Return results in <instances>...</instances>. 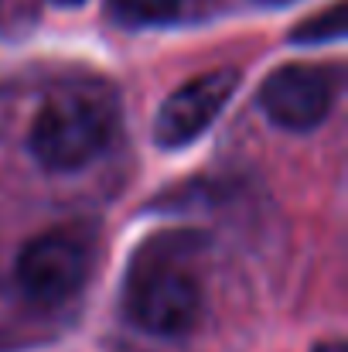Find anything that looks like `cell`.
Here are the masks:
<instances>
[{
  "mask_svg": "<svg viewBox=\"0 0 348 352\" xmlns=\"http://www.w3.org/2000/svg\"><path fill=\"white\" fill-rule=\"evenodd\" d=\"M119 126V103L106 82L86 79L51 93L31 123L27 147L45 171H79L96 161Z\"/></svg>",
  "mask_w": 348,
  "mask_h": 352,
  "instance_id": "6da1fadb",
  "label": "cell"
},
{
  "mask_svg": "<svg viewBox=\"0 0 348 352\" xmlns=\"http://www.w3.org/2000/svg\"><path fill=\"white\" fill-rule=\"evenodd\" d=\"M126 315L150 336H185L202 315V287L181 263H143L126 284Z\"/></svg>",
  "mask_w": 348,
  "mask_h": 352,
  "instance_id": "7a4b0ae2",
  "label": "cell"
},
{
  "mask_svg": "<svg viewBox=\"0 0 348 352\" xmlns=\"http://www.w3.org/2000/svg\"><path fill=\"white\" fill-rule=\"evenodd\" d=\"M93 270V246L89 239L69 230H51L27 239L17 253L14 277L34 305L55 308L72 301Z\"/></svg>",
  "mask_w": 348,
  "mask_h": 352,
  "instance_id": "3957f363",
  "label": "cell"
},
{
  "mask_svg": "<svg viewBox=\"0 0 348 352\" xmlns=\"http://www.w3.org/2000/svg\"><path fill=\"white\" fill-rule=\"evenodd\" d=\"M338 100V76L325 65H280L259 89V110L280 130L308 133L321 126Z\"/></svg>",
  "mask_w": 348,
  "mask_h": 352,
  "instance_id": "277c9868",
  "label": "cell"
},
{
  "mask_svg": "<svg viewBox=\"0 0 348 352\" xmlns=\"http://www.w3.org/2000/svg\"><path fill=\"white\" fill-rule=\"evenodd\" d=\"M235 89H239V72L235 69H216V72H202V76L188 79L157 110L154 140L164 151H174V147H185V144L198 140L219 120V113L229 107Z\"/></svg>",
  "mask_w": 348,
  "mask_h": 352,
  "instance_id": "5b68a950",
  "label": "cell"
},
{
  "mask_svg": "<svg viewBox=\"0 0 348 352\" xmlns=\"http://www.w3.org/2000/svg\"><path fill=\"white\" fill-rule=\"evenodd\" d=\"M185 0H110L113 14L126 24H157L181 10Z\"/></svg>",
  "mask_w": 348,
  "mask_h": 352,
  "instance_id": "8992f818",
  "label": "cell"
},
{
  "mask_svg": "<svg viewBox=\"0 0 348 352\" xmlns=\"http://www.w3.org/2000/svg\"><path fill=\"white\" fill-rule=\"evenodd\" d=\"M290 38H294V41H311V45L345 38V7L335 3V7H328L325 14H314L308 24H301L297 31H290Z\"/></svg>",
  "mask_w": 348,
  "mask_h": 352,
  "instance_id": "52a82bcc",
  "label": "cell"
},
{
  "mask_svg": "<svg viewBox=\"0 0 348 352\" xmlns=\"http://www.w3.org/2000/svg\"><path fill=\"white\" fill-rule=\"evenodd\" d=\"M314 352H345V346L342 342H325V346H318Z\"/></svg>",
  "mask_w": 348,
  "mask_h": 352,
  "instance_id": "ba28073f",
  "label": "cell"
},
{
  "mask_svg": "<svg viewBox=\"0 0 348 352\" xmlns=\"http://www.w3.org/2000/svg\"><path fill=\"white\" fill-rule=\"evenodd\" d=\"M51 3H58V7H79V3H86V0H51Z\"/></svg>",
  "mask_w": 348,
  "mask_h": 352,
  "instance_id": "9c48e42d",
  "label": "cell"
}]
</instances>
